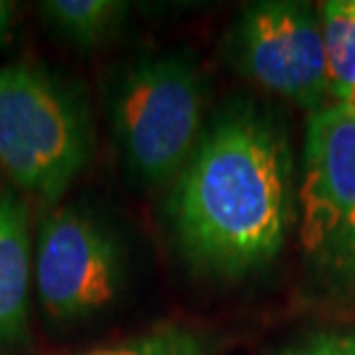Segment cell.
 Segmentation results:
<instances>
[{
	"label": "cell",
	"mask_w": 355,
	"mask_h": 355,
	"mask_svg": "<svg viewBox=\"0 0 355 355\" xmlns=\"http://www.w3.org/2000/svg\"><path fill=\"white\" fill-rule=\"evenodd\" d=\"M351 106H353V109H355V90H353V95H351V102H349Z\"/></svg>",
	"instance_id": "13"
},
{
	"label": "cell",
	"mask_w": 355,
	"mask_h": 355,
	"mask_svg": "<svg viewBox=\"0 0 355 355\" xmlns=\"http://www.w3.org/2000/svg\"><path fill=\"white\" fill-rule=\"evenodd\" d=\"M328 90L332 104H349L355 90V3L330 0L321 10Z\"/></svg>",
	"instance_id": "9"
},
{
	"label": "cell",
	"mask_w": 355,
	"mask_h": 355,
	"mask_svg": "<svg viewBox=\"0 0 355 355\" xmlns=\"http://www.w3.org/2000/svg\"><path fill=\"white\" fill-rule=\"evenodd\" d=\"M205 92L182 58H146L120 76L111 97L116 144L146 184L175 182L201 141Z\"/></svg>",
	"instance_id": "3"
},
{
	"label": "cell",
	"mask_w": 355,
	"mask_h": 355,
	"mask_svg": "<svg viewBox=\"0 0 355 355\" xmlns=\"http://www.w3.org/2000/svg\"><path fill=\"white\" fill-rule=\"evenodd\" d=\"M282 355H355V335H316L282 351Z\"/></svg>",
	"instance_id": "11"
},
{
	"label": "cell",
	"mask_w": 355,
	"mask_h": 355,
	"mask_svg": "<svg viewBox=\"0 0 355 355\" xmlns=\"http://www.w3.org/2000/svg\"><path fill=\"white\" fill-rule=\"evenodd\" d=\"M173 236L189 263L240 277L272 261L293 222V150L257 109L222 113L203 132L168 201Z\"/></svg>",
	"instance_id": "1"
},
{
	"label": "cell",
	"mask_w": 355,
	"mask_h": 355,
	"mask_svg": "<svg viewBox=\"0 0 355 355\" xmlns=\"http://www.w3.org/2000/svg\"><path fill=\"white\" fill-rule=\"evenodd\" d=\"M83 355H215V344L184 325H162L146 335Z\"/></svg>",
	"instance_id": "10"
},
{
	"label": "cell",
	"mask_w": 355,
	"mask_h": 355,
	"mask_svg": "<svg viewBox=\"0 0 355 355\" xmlns=\"http://www.w3.org/2000/svg\"><path fill=\"white\" fill-rule=\"evenodd\" d=\"M90 155L81 97L40 65L0 67V168L17 187L55 203Z\"/></svg>",
	"instance_id": "2"
},
{
	"label": "cell",
	"mask_w": 355,
	"mask_h": 355,
	"mask_svg": "<svg viewBox=\"0 0 355 355\" xmlns=\"http://www.w3.org/2000/svg\"><path fill=\"white\" fill-rule=\"evenodd\" d=\"M42 17L60 37L76 46H97L123 24L127 3L118 0H46Z\"/></svg>",
	"instance_id": "8"
},
{
	"label": "cell",
	"mask_w": 355,
	"mask_h": 355,
	"mask_svg": "<svg viewBox=\"0 0 355 355\" xmlns=\"http://www.w3.org/2000/svg\"><path fill=\"white\" fill-rule=\"evenodd\" d=\"M17 24V5L10 0H0V44H7Z\"/></svg>",
	"instance_id": "12"
},
{
	"label": "cell",
	"mask_w": 355,
	"mask_h": 355,
	"mask_svg": "<svg viewBox=\"0 0 355 355\" xmlns=\"http://www.w3.org/2000/svg\"><path fill=\"white\" fill-rule=\"evenodd\" d=\"M33 277L42 309L53 321H79L113 302L123 261L116 240L95 217L65 208L42 224Z\"/></svg>",
	"instance_id": "5"
},
{
	"label": "cell",
	"mask_w": 355,
	"mask_h": 355,
	"mask_svg": "<svg viewBox=\"0 0 355 355\" xmlns=\"http://www.w3.org/2000/svg\"><path fill=\"white\" fill-rule=\"evenodd\" d=\"M236 62L254 83L311 113L328 106L323 26L304 3H261L240 21Z\"/></svg>",
	"instance_id": "6"
},
{
	"label": "cell",
	"mask_w": 355,
	"mask_h": 355,
	"mask_svg": "<svg viewBox=\"0 0 355 355\" xmlns=\"http://www.w3.org/2000/svg\"><path fill=\"white\" fill-rule=\"evenodd\" d=\"M300 243L318 284L355 300V109L328 104L307 118L300 182Z\"/></svg>",
	"instance_id": "4"
},
{
	"label": "cell",
	"mask_w": 355,
	"mask_h": 355,
	"mask_svg": "<svg viewBox=\"0 0 355 355\" xmlns=\"http://www.w3.org/2000/svg\"><path fill=\"white\" fill-rule=\"evenodd\" d=\"M31 277L28 208L24 198L0 189V351L17 346L26 337Z\"/></svg>",
	"instance_id": "7"
}]
</instances>
